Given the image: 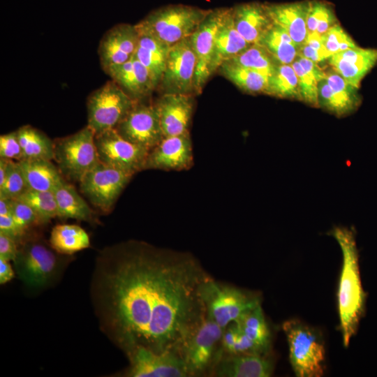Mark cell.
<instances>
[{"label": "cell", "mask_w": 377, "mask_h": 377, "mask_svg": "<svg viewBox=\"0 0 377 377\" xmlns=\"http://www.w3.org/2000/svg\"><path fill=\"white\" fill-rule=\"evenodd\" d=\"M211 277L188 253L138 242L106 249L91 289L101 327L124 353L144 346L180 356L206 318L201 290Z\"/></svg>", "instance_id": "1"}, {"label": "cell", "mask_w": 377, "mask_h": 377, "mask_svg": "<svg viewBox=\"0 0 377 377\" xmlns=\"http://www.w3.org/2000/svg\"><path fill=\"white\" fill-rule=\"evenodd\" d=\"M331 234L342 252L337 303L343 343L348 347L364 313L366 293L362 286L359 256L353 232L347 228L337 227Z\"/></svg>", "instance_id": "2"}, {"label": "cell", "mask_w": 377, "mask_h": 377, "mask_svg": "<svg viewBox=\"0 0 377 377\" xmlns=\"http://www.w3.org/2000/svg\"><path fill=\"white\" fill-rule=\"evenodd\" d=\"M211 9L176 4L152 10L135 24L139 33L172 45L191 36Z\"/></svg>", "instance_id": "3"}, {"label": "cell", "mask_w": 377, "mask_h": 377, "mask_svg": "<svg viewBox=\"0 0 377 377\" xmlns=\"http://www.w3.org/2000/svg\"><path fill=\"white\" fill-rule=\"evenodd\" d=\"M201 293L206 316L223 329L262 302L259 293L218 281L212 276L203 283Z\"/></svg>", "instance_id": "4"}, {"label": "cell", "mask_w": 377, "mask_h": 377, "mask_svg": "<svg viewBox=\"0 0 377 377\" xmlns=\"http://www.w3.org/2000/svg\"><path fill=\"white\" fill-rule=\"evenodd\" d=\"M293 370L297 377H320L324 374L325 350L318 331L297 319L283 323Z\"/></svg>", "instance_id": "5"}, {"label": "cell", "mask_w": 377, "mask_h": 377, "mask_svg": "<svg viewBox=\"0 0 377 377\" xmlns=\"http://www.w3.org/2000/svg\"><path fill=\"white\" fill-rule=\"evenodd\" d=\"M223 328L206 318L188 338L180 352L188 377L211 376L222 355Z\"/></svg>", "instance_id": "6"}, {"label": "cell", "mask_w": 377, "mask_h": 377, "mask_svg": "<svg viewBox=\"0 0 377 377\" xmlns=\"http://www.w3.org/2000/svg\"><path fill=\"white\" fill-rule=\"evenodd\" d=\"M54 160L60 172L80 182L99 162L95 133L88 126L54 142Z\"/></svg>", "instance_id": "7"}, {"label": "cell", "mask_w": 377, "mask_h": 377, "mask_svg": "<svg viewBox=\"0 0 377 377\" xmlns=\"http://www.w3.org/2000/svg\"><path fill=\"white\" fill-rule=\"evenodd\" d=\"M136 102L116 82L109 81L87 98V126L95 135L115 129Z\"/></svg>", "instance_id": "8"}, {"label": "cell", "mask_w": 377, "mask_h": 377, "mask_svg": "<svg viewBox=\"0 0 377 377\" xmlns=\"http://www.w3.org/2000/svg\"><path fill=\"white\" fill-rule=\"evenodd\" d=\"M196 57L186 38L170 46L158 87L163 94L196 95Z\"/></svg>", "instance_id": "9"}, {"label": "cell", "mask_w": 377, "mask_h": 377, "mask_svg": "<svg viewBox=\"0 0 377 377\" xmlns=\"http://www.w3.org/2000/svg\"><path fill=\"white\" fill-rule=\"evenodd\" d=\"M132 177L133 175L99 162L79 182L82 192L91 203L108 212Z\"/></svg>", "instance_id": "10"}, {"label": "cell", "mask_w": 377, "mask_h": 377, "mask_svg": "<svg viewBox=\"0 0 377 377\" xmlns=\"http://www.w3.org/2000/svg\"><path fill=\"white\" fill-rule=\"evenodd\" d=\"M16 274L25 284L42 288L57 274L59 260L55 253L40 242H28L18 250L13 260Z\"/></svg>", "instance_id": "11"}, {"label": "cell", "mask_w": 377, "mask_h": 377, "mask_svg": "<svg viewBox=\"0 0 377 377\" xmlns=\"http://www.w3.org/2000/svg\"><path fill=\"white\" fill-rule=\"evenodd\" d=\"M100 162L134 175L145 170L149 151L121 137L115 129L95 135Z\"/></svg>", "instance_id": "12"}, {"label": "cell", "mask_w": 377, "mask_h": 377, "mask_svg": "<svg viewBox=\"0 0 377 377\" xmlns=\"http://www.w3.org/2000/svg\"><path fill=\"white\" fill-rule=\"evenodd\" d=\"M230 9V8L211 9L189 37L196 57L195 77L196 95L201 94L206 83L212 75L211 62L216 34Z\"/></svg>", "instance_id": "13"}, {"label": "cell", "mask_w": 377, "mask_h": 377, "mask_svg": "<svg viewBox=\"0 0 377 377\" xmlns=\"http://www.w3.org/2000/svg\"><path fill=\"white\" fill-rule=\"evenodd\" d=\"M125 354L129 366L124 376L188 377L182 359L176 353H157L144 346H136Z\"/></svg>", "instance_id": "14"}, {"label": "cell", "mask_w": 377, "mask_h": 377, "mask_svg": "<svg viewBox=\"0 0 377 377\" xmlns=\"http://www.w3.org/2000/svg\"><path fill=\"white\" fill-rule=\"evenodd\" d=\"M115 130L126 140L149 151L164 138L157 108L137 101Z\"/></svg>", "instance_id": "15"}, {"label": "cell", "mask_w": 377, "mask_h": 377, "mask_svg": "<svg viewBox=\"0 0 377 377\" xmlns=\"http://www.w3.org/2000/svg\"><path fill=\"white\" fill-rule=\"evenodd\" d=\"M325 72V77L318 83V108L339 117L355 111L361 103L358 88L333 69Z\"/></svg>", "instance_id": "16"}, {"label": "cell", "mask_w": 377, "mask_h": 377, "mask_svg": "<svg viewBox=\"0 0 377 377\" xmlns=\"http://www.w3.org/2000/svg\"><path fill=\"white\" fill-rule=\"evenodd\" d=\"M193 163L192 142L188 132L164 137L149 151L145 170H183L191 168Z\"/></svg>", "instance_id": "17"}, {"label": "cell", "mask_w": 377, "mask_h": 377, "mask_svg": "<svg viewBox=\"0 0 377 377\" xmlns=\"http://www.w3.org/2000/svg\"><path fill=\"white\" fill-rule=\"evenodd\" d=\"M139 33L135 25L119 24L109 29L98 46L101 65L104 71L128 61L135 54Z\"/></svg>", "instance_id": "18"}, {"label": "cell", "mask_w": 377, "mask_h": 377, "mask_svg": "<svg viewBox=\"0 0 377 377\" xmlns=\"http://www.w3.org/2000/svg\"><path fill=\"white\" fill-rule=\"evenodd\" d=\"M194 96L163 94L155 105L164 137L179 135L189 132Z\"/></svg>", "instance_id": "19"}, {"label": "cell", "mask_w": 377, "mask_h": 377, "mask_svg": "<svg viewBox=\"0 0 377 377\" xmlns=\"http://www.w3.org/2000/svg\"><path fill=\"white\" fill-rule=\"evenodd\" d=\"M274 369L271 353L222 354L211 376L269 377Z\"/></svg>", "instance_id": "20"}, {"label": "cell", "mask_w": 377, "mask_h": 377, "mask_svg": "<svg viewBox=\"0 0 377 377\" xmlns=\"http://www.w3.org/2000/svg\"><path fill=\"white\" fill-rule=\"evenodd\" d=\"M327 61L332 69L359 88L362 79L377 64V49L357 46L337 52Z\"/></svg>", "instance_id": "21"}, {"label": "cell", "mask_w": 377, "mask_h": 377, "mask_svg": "<svg viewBox=\"0 0 377 377\" xmlns=\"http://www.w3.org/2000/svg\"><path fill=\"white\" fill-rule=\"evenodd\" d=\"M105 71L135 101H140L156 89L149 72L134 55L128 61L110 66Z\"/></svg>", "instance_id": "22"}, {"label": "cell", "mask_w": 377, "mask_h": 377, "mask_svg": "<svg viewBox=\"0 0 377 377\" xmlns=\"http://www.w3.org/2000/svg\"><path fill=\"white\" fill-rule=\"evenodd\" d=\"M273 23L281 27L300 47L306 40L309 1L265 3Z\"/></svg>", "instance_id": "23"}, {"label": "cell", "mask_w": 377, "mask_h": 377, "mask_svg": "<svg viewBox=\"0 0 377 377\" xmlns=\"http://www.w3.org/2000/svg\"><path fill=\"white\" fill-rule=\"evenodd\" d=\"M235 27L240 35L251 45L258 44L273 22L265 4L249 2L232 8Z\"/></svg>", "instance_id": "24"}, {"label": "cell", "mask_w": 377, "mask_h": 377, "mask_svg": "<svg viewBox=\"0 0 377 377\" xmlns=\"http://www.w3.org/2000/svg\"><path fill=\"white\" fill-rule=\"evenodd\" d=\"M249 44L236 29L232 15V8L216 34L211 62L213 75L226 61L248 48Z\"/></svg>", "instance_id": "25"}, {"label": "cell", "mask_w": 377, "mask_h": 377, "mask_svg": "<svg viewBox=\"0 0 377 377\" xmlns=\"http://www.w3.org/2000/svg\"><path fill=\"white\" fill-rule=\"evenodd\" d=\"M170 47L149 34L139 33L134 56L147 68L156 88L161 80Z\"/></svg>", "instance_id": "26"}, {"label": "cell", "mask_w": 377, "mask_h": 377, "mask_svg": "<svg viewBox=\"0 0 377 377\" xmlns=\"http://www.w3.org/2000/svg\"><path fill=\"white\" fill-rule=\"evenodd\" d=\"M29 189L53 191L64 178L49 160L34 159L18 161Z\"/></svg>", "instance_id": "27"}, {"label": "cell", "mask_w": 377, "mask_h": 377, "mask_svg": "<svg viewBox=\"0 0 377 377\" xmlns=\"http://www.w3.org/2000/svg\"><path fill=\"white\" fill-rule=\"evenodd\" d=\"M291 65L298 79L300 101L318 107V83L325 77V72L318 64L300 55Z\"/></svg>", "instance_id": "28"}, {"label": "cell", "mask_w": 377, "mask_h": 377, "mask_svg": "<svg viewBox=\"0 0 377 377\" xmlns=\"http://www.w3.org/2000/svg\"><path fill=\"white\" fill-rule=\"evenodd\" d=\"M53 193L57 205L58 216L85 221L93 219L90 207L64 179L56 186Z\"/></svg>", "instance_id": "29"}, {"label": "cell", "mask_w": 377, "mask_h": 377, "mask_svg": "<svg viewBox=\"0 0 377 377\" xmlns=\"http://www.w3.org/2000/svg\"><path fill=\"white\" fill-rule=\"evenodd\" d=\"M235 322L260 353H271L272 334L262 305L248 311Z\"/></svg>", "instance_id": "30"}, {"label": "cell", "mask_w": 377, "mask_h": 377, "mask_svg": "<svg viewBox=\"0 0 377 377\" xmlns=\"http://www.w3.org/2000/svg\"><path fill=\"white\" fill-rule=\"evenodd\" d=\"M218 71L245 93L265 94L269 77L260 72L230 61L224 62Z\"/></svg>", "instance_id": "31"}, {"label": "cell", "mask_w": 377, "mask_h": 377, "mask_svg": "<svg viewBox=\"0 0 377 377\" xmlns=\"http://www.w3.org/2000/svg\"><path fill=\"white\" fill-rule=\"evenodd\" d=\"M16 131L22 151V160L54 159V143L43 132L29 125Z\"/></svg>", "instance_id": "32"}, {"label": "cell", "mask_w": 377, "mask_h": 377, "mask_svg": "<svg viewBox=\"0 0 377 377\" xmlns=\"http://www.w3.org/2000/svg\"><path fill=\"white\" fill-rule=\"evenodd\" d=\"M50 243L57 252L67 255L82 251L90 246L87 232L80 226L73 224L55 226L51 231Z\"/></svg>", "instance_id": "33"}, {"label": "cell", "mask_w": 377, "mask_h": 377, "mask_svg": "<svg viewBox=\"0 0 377 377\" xmlns=\"http://www.w3.org/2000/svg\"><path fill=\"white\" fill-rule=\"evenodd\" d=\"M279 64H291L298 54L299 47L280 26L273 23L260 43Z\"/></svg>", "instance_id": "34"}, {"label": "cell", "mask_w": 377, "mask_h": 377, "mask_svg": "<svg viewBox=\"0 0 377 377\" xmlns=\"http://www.w3.org/2000/svg\"><path fill=\"white\" fill-rule=\"evenodd\" d=\"M265 94L281 98L300 100L298 79L291 64L276 65L268 78Z\"/></svg>", "instance_id": "35"}, {"label": "cell", "mask_w": 377, "mask_h": 377, "mask_svg": "<svg viewBox=\"0 0 377 377\" xmlns=\"http://www.w3.org/2000/svg\"><path fill=\"white\" fill-rule=\"evenodd\" d=\"M256 70L269 77L279 63L260 44H252L244 51L227 61Z\"/></svg>", "instance_id": "36"}, {"label": "cell", "mask_w": 377, "mask_h": 377, "mask_svg": "<svg viewBox=\"0 0 377 377\" xmlns=\"http://www.w3.org/2000/svg\"><path fill=\"white\" fill-rule=\"evenodd\" d=\"M16 199L29 205L36 214L38 221L47 222L58 216V209L53 191L27 189Z\"/></svg>", "instance_id": "37"}, {"label": "cell", "mask_w": 377, "mask_h": 377, "mask_svg": "<svg viewBox=\"0 0 377 377\" xmlns=\"http://www.w3.org/2000/svg\"><path fill=\"white\" fill-rule=\"evenodd\" d=\"M337 23L334 8L329 3L309 1L306 22L309 33L316 32L322 35Z\"/></svg>", "instance_id": "38"}, {"label": "cell", "mask_w": 377, "mask_h": 377, "mask_svg": "<svg viewBox=\"0 0 377 377\" xmlns=\"http://www.w3.org/2000/svg\"><path fill=\"white\" fill-rule=\"evenodd\" d=\"M221 350L222 354H263L244 334L235 321L229 324L223 330Z\"/></svg>", "instance_id": "39"}, {"label": "cell", "mask_w": 377, "mask_h": 377, "mask_svg": "<svg viewBox=\"0 0 377 377\" xmlns=\"http://www.w3.org/2000/svg\"><path fill=\"white\" fill-rule=\"evenodd\" d=\"M321 40L330 56L337 52L357 46L350 36L339 23L322 34Z\"/></svg>", "instance_id": "40"}, {"label": "cell", "mask_w": 377, "mask_h": 377, "mask_svg": "<svg viewBox=\"0 0 377 377\" xmlns=\"http://www.w3.org/2000/svg\"><path fill=\"white\" fill-rule=\"evenodd\" d=\"M28 189L18 161H13L8 175L0 186V198L16 199Z\"/></svg>", "instance_id": "41"}, {"label": "cell", "mask_w": 377, "mask_h": 377, "mask_svg": "<svg viewBox=\"0 0 377 377\" xmlns=\"http://www.w3.org/2000/svg\"><path fill=\"white\" fill-rule=\"evenodd\" d=\"M12 217L22 235L24 230L31 224L39 221L33 209L29 205L18 199H13Z\"/></svg>", "instance_id": "42"}, {"label": "cell", "mask_w": 377, "mask_h": 377, "mask_svg": "<svg viewBox=\"0 0 377 377\" xmlns=\"http://www.w3.org/2000/svg\"><path fill=\"white\" fill-rule=\"evenodd\" d=\"M0 158L17 161L22 159V148L16 131L0 136Z\"/></svg>", "instance_id": "43"}, {"label": "cell", "mask_w": 377, "mask_h": 377, "mask_svg": "<svg viewBox=\"0 0 377 377\" xmlns=\"http://www.w3.org/2000/svg\"><path fill=\"white\" fill-rule=\"evenodd\" d=\"M16 242L12 237L0 232V259L7 261L15 259L19 250Z\"/></svg>", "instance_id": "44"}, {"label": "cell", "mask_w": 377, "mask_h": 377, "mask_svg": "<svg viewBox=\"0 0 377 377\" xmlns=\"http://www.w3.org/2000/svg\"><path fill=\"white\" fill-rule=\"evenodd\" d=\"M0 232L8 235L15 240L22 235L12 216H0Z\"/></svg>", "instance_id": "45"}, {"label": "cell", "mask_w": 377, "mask_h": 377, "mask_svg": "<svg viewBox=\"0 0 377 377\" xmlns=\"http://www.w3.org/2000/svg\"><path fill=\"white\" fill-rule=\"evenodd\" d=\"M15 277V272L10 261L0 259V283L4 284Z\"/></svg>", "instance_id": "46"}, {"label": "cell", "mask_w": 377, "mask_h": 377, "mask_svg": "<svg viewBox=\"0 0 377 377\" xmlns=\"http://www.w3.org/2000/svg\"><path fill=\"white\" fill-rule=\"evenodd\" d=\"M12 201L13 199L0 198V216H12Z\"/></svg>", "instance_id": "47"}, {"label": "cell", "mask_w": 377, "mask_h": 377, "mask_svg": "<svg viewBox=\"0 0 377 377\" xmlns=\"http://www.w3.org/2000/svg\"><path fill=\"white\" fill-rule=\"evenodd\" d=\"M13 161V160L0 158V186L3 184L6 179Z\"/></svg>", "instance_id": "48"}]
</instances>
